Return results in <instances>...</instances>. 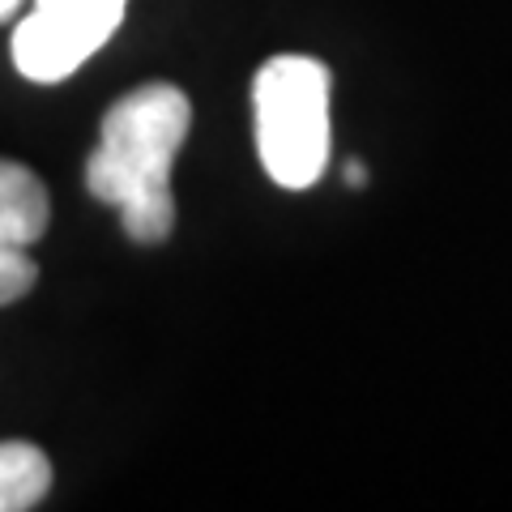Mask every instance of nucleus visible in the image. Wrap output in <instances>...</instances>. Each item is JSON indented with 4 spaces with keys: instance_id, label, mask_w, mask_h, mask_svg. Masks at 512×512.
Returning a JSON list of instances; mask_svg holds the SVG:
<instances>
[{
    "instance_id": "obj_1",
    "label": "nucleus",
    "mask_w": 512,
    "mask_h": 512,
    "mask_svg": "<svg viewBox=\"0 0 512 512\" xmlns=\"http://www.w3.org/2000/svg\"><path fill=\"white\" fill-rule=\"evenodd\" d=\"M192 124V103L180 86L146 82L111 103L99 146L86 163V188L116 205L128 239L163 244L175 227L171 163Z\"/></svg>"
},
{
    "instance_id": "obj_2",
    "label": "nucleus",
    "mask_w": 512,
    "mask_h": 512,
    "mask_svg": "<svg viewBox=\"0 0 512 512\" xmlns=\"http://www.w3.org/2000/svg\"><path fill=\"white\" fill-rule=\"evenodd\" d=\"M329 86L333 77L312 56H274L256 73V154L278 188L303 192L329 167Z\"/></svg>"
},
{
    "instance_id": "obj_3",
    "label": "nucleus",
    "mask_w": 512,
    "mask_h": 512,
    "mask_svg": "<svg viewBox=\"0 0 512 512\" xmlns=\"http://www.w3.org/2000/svg\"><path fill=\"white\" fill-rule=\"evenodd\" d=\"M128 0H35L13 30V64L39 86L73 77L116 35Z\"/></svg>"
},
{
    "instance_id": "obj_4",
    "label": "nucleus",
    "mask_w": 512,
    "mask_h": 512,
    "mask_svg": "<svg viewBox=\"0 0 512 512\" xmlns=\"http://www.w3.org/2000/svg\"><path fill=\"white\" fill-rule=\"evenodd\" d=\"M52 218L43 180L22 163L0 158V303H18L39 282L30 244H39Z\"/></svg>"
},
{
    "instance_id": "obj_5",
    "label": "nucleus",
    "mask_w": 512,
    "mask_h": 512,
    "mask_svg": "<svg viewBox=\"0 0 512 512\" xmlns=\"http://www.w3.org/2000/svg\"><path fill=\"white\" fill-rule=\"evenodd\" d=\"M52 487V461L43 448L5 440L0 444V512L35 508Z\"/></svg>"
},
{
    "instance_id": "obj_6",
    "label": "nucleus",
    "mask_w": 512,
    "mask_h": 512,
    "mask_svg": "<svg viewBox=\"0 0 512 512\" xmlns=\"http://www.w3.org/2000/svg\"><path fill=\"white\" fill-rule=\"evenodd\" d=\"M346 184H355V188L367 184V167L359 163V158H350V163H346Z\"/></svg>"
},
{
    "instance_id": "obj_7",
    "label": "nucleus",
    "mask_w": 512,
    "mask_h": 512,
    "mask_svg": "<svg viewBox=\"0 0 512 512\" xmlns=\"http://www.w3.org/2000/svg\"><path fill=\"white\" fill-rule=\"evenodd\" d=\"M18 9H22V0H0V22L13 18V13H18Z\"/></svg>"
}]
</instances>
